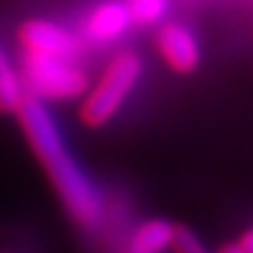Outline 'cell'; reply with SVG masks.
Here are the masks:
<instances>
[{"label": "cell", "instance_id": "obj_8", "mask_svg": "<svg viewBox=\"0 0 253 253\" xmlns=\"http://www.w3.org/2000/svg\"><path fill=\"white\" fill-rule=\"evenodd\" d=\"M26 96L21 78H19L17 66L9 61L5 47L0 42V113L2 115H14V110L19 108L21 99Z\"/></svg>", "mask_w": 253, "mask_h": 253}, {"label": "cell", "instance_id": "obj_3", "mask_svg": "<svg viewBox=\"0 0 253 253\" xmlns=\"http://www.w3.org/2000/svg\"><path fill=\"white\" fill-rule=\"evenodd\" d=\"M17 71L24 91L42 103L80 99L89 87V75L84 73L78 59L21 52V68Z\"/></svg>", "mask_w": 253, "mask_h": 253}, {"label": "cell", "instance_id": "obj_9", "mask_svg": "<svg viewBox=\"0 0 253 253\" xmlns=\"http://www.w3.org/2000/svg\"><path fill=\"white\" fill-rule=\"evenodd\" d=\"M125 7L131 24H136V26H155L167 17L169 0H126Z\"/></svg>", "mask_w": 253, "mask_h": 253}, {"label": "cell", "instance_id": "obj_6", "mask_svg": "<svg viewBox=\"0 0 253 253\" xmlns=\"http://www.w3.org/2000/svg\"><path fill=\"white\" fill-rule=\"evenodd\" d=\"M131 26L129 14H126L125 2L120 0H106L89 12V17L84 19V36L91 42H113L126 33V28Z\"/></svg>", "mask_w": 253, "mask_h": 253}, {"label": "cell", "instance_id": "obj_4", "mask_svg": "<svg viewBox=\"0 0 253 253\" xmlns=\"http://www.w3.org/2000/svg\"><path fill=\"white\" fill-rule=\"evenodd\" d=\"M17 40L21 52L42 56H61L78 59L82 56V40L73 31L63 28L49 19H28L17 31Z\"/></svg>", "mask_w": 253, "mask_h": 253}, {"label": "cell", "instance_id": "obj_5", "mask_svg": "<svg viewBox=\"0 0 253 253\" xmlns=\"http://www.w3.org/2000/svg\"><path fill=\"white\" fill-rule=\"evenodd\" d=\"M155 45L157 52L162 54L164 63L173 73H192L199 66L202 52H199L197 38L192 36V31L183 24H162L155 33Z\"/></svg>", "mask_w": 253, "mask_h": 253}, {"label": "cell", "instance_id": "obj_1", "mask_svg": "<svg viewBox=\"0 0 253 253\" xmlns=\"http://www.w3.org/2000/svg\"><path fill=\"white\" fill-rule=\"evenodd\" d=\"M14 115L68 216L82 227H96L103 220V195L68 150L54 115L42 101L28 94L21 99Z\"/></svg>", "mask_w": 253, "mask_h": 253}, {"label": "cell", "instance_id": "obj_7", "mask_svg": "<svg viewBox=\"0 0 253 253\" xmlns=\"http://www.w3.org/2000/svg\"><path fill=\"white\" fill-rule=\"evenodd\" d=\"M173 223L164 218H150L131 235L129 253H162L171 246Z\"/></svg>", "mask_w": 253, "mask_h": 253}, {"label": "cell", "instance_id": "obj_10", "mask_svg": "<svg viewBox=\"0 0 253 253\" xmlns=\"http://www.w3.org/2000/svg\"><path fill=\"white\" fill-rule=\"evenodd\" d=\"M169 249L173 253H211L188 225H173V237Z\"/></svg>", "mask_w": 253, "mask_h": 253}, {"label": "cell", "instance_id": "obj_11", "mask_svg": "<svg viewBox=\"0 0 253 253\" xmlns=\"http://www.w3.org/2000/svg\"><path fill=\"white\" fill-rule=\"evenodd\" d=\"M235 244L242 253H253V232L246 227L244 232H242V237H239V242H235Z\"/></svg>", "mask_w": 253, "mask_h": 253}, {"label": "cell", "instance_id": "obj_12", "mask_svg": "<svg viewBox=\"0 0 253 253\" xmlns=\"http://www.w3.org/2000/svg\"><path fill=\"white\" fill-rule=\"evenodd\" d=\"M218 253H242V251H239V249H237V244L232 242V244H225Z\"/></svg>", "mask_w": 253, "mask_h": 253}, {"label": "cell", "instance_id": "obj_2", "mask_svg": "<svg viewBox=\"0 0 253 253\" xmlns=\"http://www.w3.org/2000/svg\"><path fill=\"white\" fill-rule=\"evenodd\" d=\"M141 73H143V61L134 49H125L113 56L106 71L96 80V84L87 91L84 101L80 103L82 125L91 126V129L108 125L118 115L120 106L134 91Z\"/></svg>", "mask_w": 253, "mask_h": 253}]
</instances>
